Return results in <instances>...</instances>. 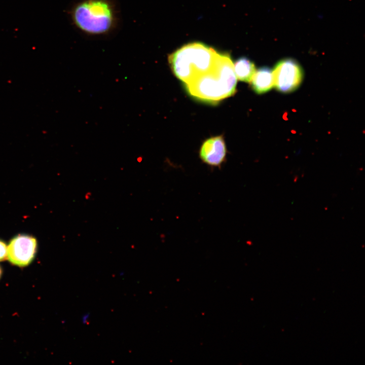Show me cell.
Segmentation results:
<instances>
[{"instance_id":"obj_7","label":"cell","mask_w":365,"mask_h":365,"mask_svg":"<svg viewBox=\"0 0 365 365\" xmlns=\"http://www.w3.org/2000/svg\"><path fill=\"white\" fill-rule=\"evenodd\" d=\"M250 82L256 93H265L274 86L273 71L268 67L259 68L256 70Z\"/></svg>"},{"instance_id":"obj_12","label":"cell","mask_w":365,"mask_h":365,"mask_svg":"<svg viewBox=\"0 0 365 365\" xmlns=\"http://www.w3.org/2000/svg\"><path fill=\"white\" fill-rule=\"evenodd\" d=\"M1 275H2V270H1V268H0V278H1Z\"/></svg>"},{"instance_id":"obj_10","label":"cell","mask_w":365,"mask_h":365,"mask_svg":"<svg viewBox=\"0 0 365 365\" xmlns=\"http://www.w3.org/2000/svg\"><path fill=\"white\" fill-rule=\"evenodd\" d=\"M90 313L86 312L84 313L81 316V322L84 324H86L90 320Z\"/></svg>"},{"instance_id":"obj_4","label":"cell","mask_w":365,"mask_h":365,"mask_svg":"<svg viewBox=\"0 0 365 365\" xmlns=\"http://www.w3.org/2000/svg\"><path fill=\"white\" fill-rule=\"evenodd\" d=\"M272 71L274 86L282 93H289L296 89L303 79L301 66L291 59L280 60Z\"/></svg>"},{"instance_id":"obj_3","label":"cell","mask_w":365,"mask_h":365,"mask_svg":"<svg viewBox=\"0 0 365 365\" xmlns=\"http://www.w3.org/2000/svg\"><path fill=\"white\" fill-rule=\"evenodd\" d=\"M70 14L74 25L89 35L105 34L116 23L115 8L110 0H82L73 7Z\"/></svg>"},{"instance_id":"obj_8","label":"cell","mask_w":365,"mask_h":365,"mask_svg":"<svg viewBox=\"0 0 365 365\" xmlns=\"http://www.w3.org/2000/svg\"><path fill=\"white\" fill-rule=\"evenodd\" d=\"M237 79L240 81L250 82L256 69L254 63L245 57L237 59L233 64Z\"/></svg>"},{"instance_id":"obj_11","label":"cell","mask_w":365,"mask_h":365,"mask_svg":"<svg viewBox=\"0 0 365 365\" xmlns=\"http://www.w3.org/2000/svg\"><path fill=\"white\" fill-rule=\"evenodd\" d=\"M119 275H120V276H123V275H124V272H120V273H119Z\"/></svg>"},{"instance_id":"obj_2","label":"cell","mask_w":365,"mask_h":365,"mask_svg":"<svg viewBox=\"0 0 365 365\" xmlns=\"http://www.w3.org/2000/svg\"><path fill=\"white\" fill-rule=\"evenodd\" d=\"M216 53L205 45L193 43L171 54L168 62L175 76L185 85L211 70Z\"/></svg>"},{"instance_id":"obj_5","label":"cell","mask_w":365,"mask_h":365,"mask_svg":"<svg viewBox=\"0 0 365 365\" xmlns=\"http://www.w3.org/2000/svg\"><path fill=\"white\" fill-rule=\"evenodd\" d=\"M37 248L36 239L20 234L13 238L8 246L7 258L12 264L20 267L28 266L34 259Z\"/></svg>"},{"instance_id":"obj_1","label":"cell","mask_w":365,"mask_h":365,"mask_svg":"<svg viewBox=\"0 0 365 365\" xmlns=\"http://www.w3.org/2000/svg\"><path fill=\"white\" fill-rule=\"evenodd\" d=\"M237 81L230 56L217 52L212 68L184 86L191 97L215 104L235 93Z\"/></svg>"},{"instance_id":"obj_6","label":"cell","mask_w":365,"mask_h":365,"mask_svg":"<svg viewBox=\"0 0 365 365\" xmlns=\"http://www.w3.org/2000/svg\"><path fill=\"white\" fill-rule=\"evenodd\" d=\"M227 148L222 136L210 137L203 142L199 151L202 162L211 167H220L225 161Z\"/></svg>"},{"instance_id":"obj_9","label":"cell","mask_w":365,"mask_h":365,"mask_svg":"<svg viewBox=\"0 0 365 365\" xmlns=\"http://www.w3.org/2000/svg\"><path fill=\"white\" fill-rule=\"evenodd\" d=\"M8 246L2 240H0V261L5 260L7 258Z\"/></svg>"}]
</instances>
